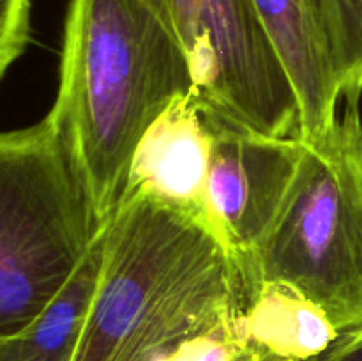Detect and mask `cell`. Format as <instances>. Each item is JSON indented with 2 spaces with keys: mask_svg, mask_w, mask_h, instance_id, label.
I'll use <instances>...</instances> for the list:
<instances>
[{
  "mask_svg": "<svg viewBox=\"0 0 362 361\" xmlns=\"http://www.w3.org/2000/svg\"><path fill=\"white\" fill-rule=\"evenodd\" d=\"M327 361H362V333L339 347Z\"/></svg>",
  "mask_w": 362,
  "mask_h": 361,
  "instance_id": "4fadbf2b",
  "label": "cell"
},
{
  "mask_svg": "<svg viewBox=\"0 0 362 361\" xmlns=\"http://www.w3.org/2000/svg\"><path fill=\"white\" fill-rule=\"evenodd\" d=\"M299 103L300 138L325 133L338 119V78L310 0H251Z\"/></svg>",
  "mask_w": 362,
  "mask_h": 361,
  "instance_id": "ba28073f",
  "label": "cell"
},
{
  "mask_svg": "<svg viewBox=\"0 0 362 361\" xmlns=\"http://www.w3.org/2000/svg\"><path fill=\"white\" fill-rule=\"evenodd\" d=\"M103 223L49 113L0 137V338L55 299Z\"/></svg>",
  "mask_w": 362,
  "mask_h": 361,
  "instance_id": "3957f363",
  "label": "cell"
},
{
  "mask_svg": "<svg viewBox=\"0 0 362 361\" xmlns=\"http://www.w3.org/2000/svg\"><path fill=\"white\" fill-rule=\"evenodd\" d=\"M30 0H0V76L30 45Z\"/></svg>",
  "mask_w": 362,
  "mask_h": 361,
  "instance_id": "7c38bea8",
  "label": "cell"
},
{
  "mask_svg": "<svg viewBox=\"0 0 362 361\" xmlns=\"http://www.w3.org/2000/svg\"><path fill=\"white\" fill-rule=\"evenodd\" d=\"M243 304L239 269L223 251L184 282L113 361H279L247 340Z\"/></svg>",
  "mask_w": 362,
  "mask_h": 361,
  "instance_id": "8992f818",
  "label": "cell"
},
{
  "mask_svg": "<svg viewBox=\"0 0 362 361\" xmlns=\"http://www.w3.org/2000/svg\"><path fill=\"white\" fill-rule=\"evenodd\" d=\"M214 131L209 227L233 258L250 255L274 223L303 154L300 137H272L207 105Z\"/></svg>",
  "mask_w": 362,
  "mask_h": 361,
  "instance_id": "5b68a950",
  "label": "cell"
},
{
  "mask_svg": "<svg viewBox=\"0 0 362 361\" xmlns=\"http://www.w3.org/2000/svg\"><path fill=\"white\" fill-rule=\"evenodd\" d=\"M106 232L108 219L55 299L16 335L0 338V361H74L101 276Z\"/></svg>",
  "mask_w": 362,
  "mask_h": 361,
  "instance_id": "30bf717a",
  "label": "cell"
},
{
  "mask_svg": "<svg viewBox=\"0 0 362 361\" xmlns=\"http://www.w3.org/2000/svg\"><path fill=\"white\" fill-rule=\"evenodd\" d=\"M341 98L359 105L362 94V0H310Z\"/></svg>",
  "mask_w": 362,
  "mask_h": 361,
  "instance_id": "8fae6325",
  "label": "cell"
},
{
  "mask_svg": "<svg viewBox=\"0 0 362 361\" xmlns=\"http://www.w3.org/2000/svg\"><path fill=\"white\" fill-rule=\"evenodd\" d=\"M194 91L182 46L145 0H71L60 84L49 115L90 193L112 218L141 138L179 96Z\"/></svg>",
  "mask_w": 362,
  "mask_h": 361,
  "instance_id": "6da1fadb",
  "label": "cell"
},
{
  "mask_svg": "<svg viewBox=\"0 0 362 361\" xmlns=\"http://www.w3.org/2000/svg\"><path fill=\"white\" fill-rule=\"evenodd\" d=\"M240 319L247 340L279 361H327L346 343L317 304L278 283L244 287Z\"/></svg>",
  "mask_w": 362,
  "mask_h": 361,
  "instance_id": "9c48e42d",
  "label": "cell"
},
{
  "mask_svg": "<svg viewBox=\"0 0 362 361\" xmlns=\"http://www.w3.org/2000/svg\"><path fill=\"white\" fill-rule=\"evenodd\" d=\"M237 262L244 287L278 283L317 304L350 342L362 333L359 105L306 140L288 195L262 243Z\"/></svg>",
  "mask_w": 362,
  "mask_h": 361,
  "instance_id": "7a4b0ae2",
  "label": "cell"
},
{
  "mask_svg": "<svg viewBox=\"0 0 362 361\" xmlns=\"http://www.w3.org/2000/svg\"><path fill=\"white\" fill-rule=\"evenodd\" d=\"M191 66L194 92L232 120L300 137L299 103L251 0H145Z\"/></svg>",
  "mask_w": 362,
  "mask_h": 361,
  "instance_id": "277c9868",
  "label": "cell"
},
{
  "mask_svg": "<svg viewBox=\"0 0 362 361\" xmlns=\"http://www.w3.org/2000/svg\"><path fill=\"white\" fill-rule=\"evenodd\" d=\"M212 145L207 103L194 91L179 96L141 138L126 193L144 191L209 227Z\"/></svg>",
  "mask_w": 362,
  "mask_h": 361,
  "instance_id": "52a82bcc",
  "label": "cell"
}]
</instances>
